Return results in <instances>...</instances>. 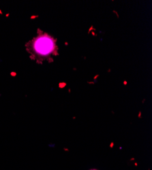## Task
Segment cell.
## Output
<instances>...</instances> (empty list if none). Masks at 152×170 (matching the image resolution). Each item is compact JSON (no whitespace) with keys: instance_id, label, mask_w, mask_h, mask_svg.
<instances>
[{"instance_id":"obj_1","label":"cell","mask_w":152,"mask_h":170,"mask_svg":"<svg viewBox=\"0 0 152 170\" xmlns=\"http://www.w3.org/2000/svg\"><path fill=\"white\" fill-rule=\"evenodd\" d=\"M29 50L36 58L41 59L49 58L56 51L55 41L46 34L38 35L31 41Z\"/></svg>"},{"instance_id":"obj_2","label":"cell","mask_w":152,"mask_h":170,"mask_svg":"<svg viewBox=\"0 0 152 170\" xmlns=\"http://www.w3.org/2000/svg\"><path fill=\"white\" fill-rule=\"evenodd\" d=\"M91 170H96V169H91Z\"/></svg>"}]
</instances>
